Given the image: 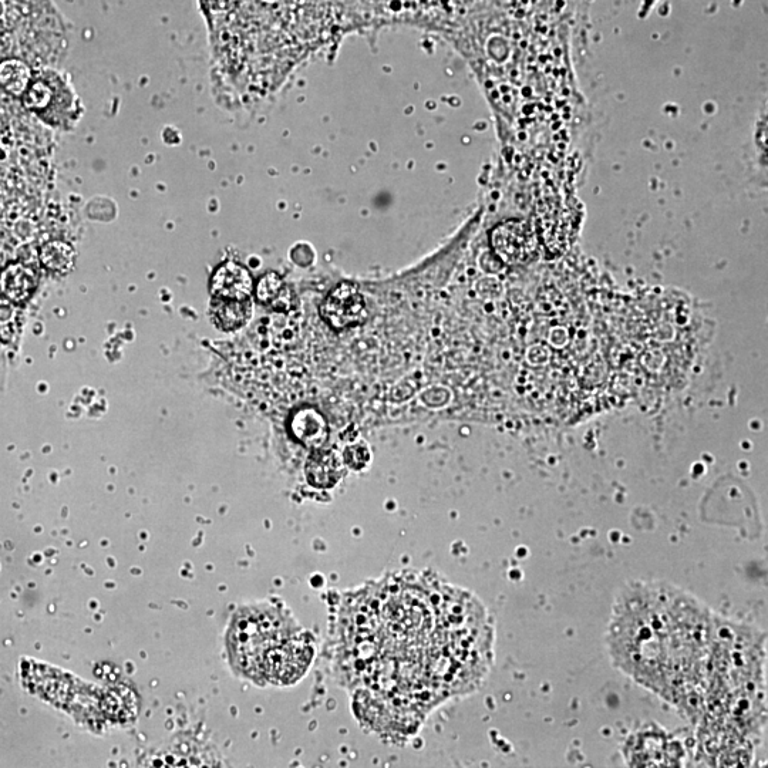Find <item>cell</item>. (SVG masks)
Here are the masks:
<instances>
[{
    "instance_id": "cell-8",
    "label": "cell",
    "mask_w": 768,
    "mask_h": 768,
    "mask_svg": "<svg viewBox=\"0 0 768 768\" xmlns=\"http://www.w3.org/2000/svg\"><path fill=\"white\" fill-rule=\"evenodd\" d=\"M345 474V461L335 450H316L306 464L309 483L319 488H332Z\"/></svg>"
},
{
    "instance_id": "cell-14",
    "label": "cell",
    "mask_w": 768,
    "mask_h": 768,
    "mask_svg": "<svg viewBox=\"0 0 768 768\" xmlns=\"http://www.w3.org/2000/svg\"><path fill=\"white\" fill-rule=\"evenodd\" d=\"M40 262L55 274H67L72 271L76 262V252L72 245L63 241L47 242L40 249Z\"/></svg>"
},
{
    "instance_id": "cell-9",
    "label": "cell",
    "mask_w": 768,
    "mask_h": 768,
    "mask_svg": "<svg viewBox=\"0 0 768 768\" xmlns=\"http://www.w3.org/2000/svg\"><path fill=\"white\" fill-rule=\"evenodd\" d=\"M37 286V275L29 266L9 265L0 274V291L13 303H23L30 299Z\"/></svg>"
},
{
    "instance_id": "cell-13",
    "label": "cell",
    "mask_w": 768,
    "mask_h": 768,
    "mask_svg": "<svg viewBox=\"0 0 768 768\" xmlns=\"http://www.w3.org/2000/svg\"><path fill=\"white\" fill-rule=\"evenodd\" d=\"M32 79V70L22 60L10 59L0 63V87L12 96L22 97Z\"/></svg>"
},
{
    "instance_id": "cell-4",
    "label": "cell",
    "mask_w": 768,
    "mask_h": 768,
    "mask_svg": "<svg viewBox=\"0 0 768 768\" xmlns=\"http://www.w3.org/2000/svg\"><path fill=\"white\" fill-rule=\"evenodd\" d=\"M23 104L52 124H63L74 116V96L56 73L32 79L23 94Z\"/></svg>"
},
{
    "instance_id": "cell-15",
    "label": "cell",
    "mask_w": 768,
    "mask_h": 768,
    "mask_svg": "<svg viewBox=\"0 0 768 768\" xmlns=\"http://www.w3.org/2000/svg\"><path fill=\"white\" fill-rule=\"evenodd\" d=\"M369 458V450H367V447L363 443L349 446L346 448L345 454H343V461H345V464H348L349 467L355 468V470H359V468L365 467L367 461H369Z\"/></svg>"
},
{
    "instance_id": "cell-6",
    "label": "cell",
    "mask_w": 768,
    "mask_h": 768,
    "mask_svg": "<svg viewBox=\"0 0 768 768\" xmlns=\"http://www.w3.org/2000/svg\"><path fill=\"white\" fill-rule=\"evenodd\" d=\"M210 291L212 298L244 301L254 291V281L245 266L232 261L224 262L212 275Z\"/></svg>"
},
{
    "instance_id": "cell-10",
    "label": "cell",
    "mask_w": 768,
    "mask_h": 768,
    "mask_svg": "<svg viewBox=\"0 0 768 768\" xmlns=\"http://www.w3.org/2000/svg\"><path fill=\"white\" fill-rule=\"evenodd\" d=\"M252 316V303L249 299L235 301V299L212 298L211 318L217 328L232 332L244 328Z\"/></svg>"
},
{
    "instance_id": "cell-11",
    "label": "cell",
    "mask_w": 768,
    "mask_h": 768,
    "mask_svg": "<svg viewBox=\"0 0 768 768\" xmlns=\"http://www.w3.org/2000/svg\"><path fill=\"white\" fill-rule=\"evenodd\" d=\"M255 292L256 299L262 305L269 306L276 312L292 311L295 296H293L291 288L275 272H269V274L262 276L256 285Z\"/></svg>"
},
{
    "instance_id": "cell-1",
    "label": "cell",
    "mask_w": 768,
    "mask_h": 768,
    "mask_svg": "<svg viewBox=\"0 0 768 768\" xmlns=\"http://www.w3.org/2000/svg\"><path fill=\"white\" fill-rule=\"evenodd\" d=\"M716 618L693 596L663 584L629 586L613 605V665L682 706L703 699L712 675Z\"/></svg>"
},
{
    "instance_id": "cell-7",
    "label": "cell",
    "mask_w": 768,
    "mask_h": 768,
    "mask_svg": "<svg viewBox=\"0 0 768 768\" xmlns=\"http://www.w3.org/2000/svg\"><path fill=\"white\" fill-rule=\"evenodd\" d=\"M289 431L298 443L315 451L329 439L328 421L313 407H301L292 413Z\"/></svg>"
},
{
    "instance_id": "cell-5",
    "label": "cell",
    "mask_w": 768,
    "mask_h": 768,
    "mask_svg": "<svg viewBox=\"0 0 768 768\" xmlns=\"http://www.w3.org/2000/svg\"><path fill=\"white\" fill-rule=\"evenodd\" d=\"M323 319L336 330H345L363 325L367 319V308L362 293L356 285L340 284L329 293L320 306Z\"/></svg>"
},
{
    "instance_id": "cell-12",
    "label": "cell",
    "mask_w": 768,
    "mask_h": 768,
    "mask_svg": "<svg viewBox=\"0 0 768 768\" xmlns=\"http://www.w3.org/2000/svg\"><path fill=\"white\" fill-rule=\"evenodd\" d=\"M493 245L497 254L507 262H520L527 255L528 238L521 225L510 222L495 229Z\"/></svg>"
},
{
    "instance_id": "cell-2",
    "label": "cell",
    "mask_w": 768,
    "mask_h": 768,
    "mask_svg": "<svg viewBox=\"0 0 768 768\" xmlns=\"http://www.w3.org/2000/svg\"><path fill=\"white\" fill-rule=\"evenodd\" d=\"M298 629L278 606H254L237 613L227 639L232 668L255 682L265 653Z\"/></svg>"
},
{
    "instance_id": "cell-3",
    "label": "cell",
    "mask_w": 768,
    "mask_h": 768,
    "mask_svg": "<svg viewBox=\"0 0 768 768\" xmlns=\"http://www.w3.org/2000/svg\"><path fill=\"white\" fill-rule=\"evenodd\" d=\"M313 655L315 648L312 636L298 629L279 640L265 653L255 682H268L276 686L293 685L308 672Z\"/></svg>"
}]
</instances>
